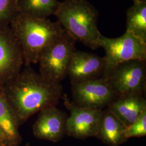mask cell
Returning a JSON list of instances; mask_svg holds the SVG:
<instances>
[{
    "label": "cell",
    "instance_id": "6da1fadb",
    "mask_svg": "<svg viewBox=\"0 0 146 146\" xmlns=\"http://www.w3.org/2000/svg\"><path fill=\"white\" fill-rule=\"evenodd\" d=\"M1 90L20 126L41 110L56 106L63 95L61 83L47 81L31 66L22 69Z\"/></svg>",
    "mask_w": 146,
    "mask_h": 146
},
{
    "label": "cell",
    "instance_id": "7a4b0ae2",
    "mask_svg": "<svg viewBox=\"0 0 146 146\" xmlns=\"http://www.w3.org/2000/svg\"><path fill=\"white\" fill-rule=\"evenodd\" d=\"M10 27L20 45L25 67L37 63L42 51L66 31L58 21L20 14L11 21Z\"/></svg>",
    "mask_w": 146,
    "mask_h": 146
},
{
    "label": "cell",
    "instance_id": "3957f363",
    "mask_svg": "<svg viewBox=\"0 0 146 146\" xmlns=\"http://www.w3.org/2000/svg\"><path fill=\"white\" fill-rule=\"evenodd\" d=\"M55 16L76 41L93 50L100 48L101 34L98 27V11L88 0H63Z\"/></svg>",
    "mask_w": 146,
    "mask_h": 146
},
{
    "label": "cell",
    "instance_id": "277c9868",
    "mask_svg": "<svg viewBox=\"0 0 146 146\" xmlns=\"http://www.w3.org/2000/svg\"><path fill=\"white\" fill-rule=\"evenodd\" d=\"M76 41L66 31L47 46L38 60L39 74L52 83H60L67 76L68 67L76 49Z\"/></svg>",
    "mask_w": 146,
    "mask_h": 146
},
{
    "label": "cell",
    "instance_id": "5b68a950",
    "mask_svg": "<svg viewBox=\"0 0 146 146\" xmlns=\"http://www.w3.org/2000/svg\"><path fill=\"white\" fill-rule=\"evenodd\" d=\"M99 44L105 52L104 75L121 63L146 61V41L129 32L125 31L123 35L116 38H109L101 34Z\"/></svg>",
    "mask_w": 146,
    "mask_h": 146
},
{
    "label": "cell",
    "instance_id": "8992f818",
    "mask_svg": "<svg viewBox=\"0 0 146 146\" xmlns=\"http://www.w3.org/2000/svg\"><path fill=\"white\" fill-rule=\"evenodd\" d=\"M117 96L143 95L146 87V61L121 63L103 76Z\"/></svg>",
    "mask_w": 146,
    "mask_h": 146
},
{
    "label": "cell",
    "instance_id": "52a82bcc",
    "mask_svg": "<svg viewBox=\"0 0 146 146\" xmlns=\"http://www.w3.org/2000/svg\"><path fill=\"white\" fill-rule=\"evenodd\" d=\"M71 85L72 102L79 107L103 110L117 98L104 77Z\"/></svg>",
    "mask_w": 146,
    "mask_h": 146
},
{
    "label": "cell",
    "instance_id": "ba28073f",
    "mask_svg": "<svg viewBox=\"0 0 146 146\" xmlns=\"http://www.w3.org/2000/svg\"><path fill=\"white\" fill-rule=\"evenodd\" d=\"M24 65L20 45L9 25H0V89L19 74Z\"/></svg>",
    "mask_w": 146,
    "mask_h": 146
},
{
    "label": "cell",
    "instance_id": "9c48e42d",
    "mask_svg": "<svg viewBox=\"0 0 146 146\" xmlns=\"http://www.w3.org/2000/svg\"><path fill=\"white\" fill-rule=\"evenodd\" d=\"M70 115L67 122V135L78 140L95 137L102 110L79 107L74 104L66 94L61 97Z\"/></svg>",
    "mask_w": 146,
    "mask_h": 146
},
{
    "label": "cell",
    "instance_id": "30bf717a",
    "mask_svg": "<svg viewBox=\"0 0 146 146\" xmlns=\"http://www.w3.org/2000/svg\"><path fill=\"white\" fill-rule=\"evenodd\" d=\"M33 125V133L38 139L57 143L67 135L68 115L52 106L39 111Z\"/></svg>",
    "mask_w": 146,
    "mask_h": 146
},
{
    "label": "cell",
    "instance_id": "8fae6325",
    "mask_svg": "<svg viewBox=\"0 0 146 146\" xmlns=\"http://www.w3.org/2000/svg\"><path fill=\"white\" fill-rule=\"evenodd\" d=\"M105 70L104 57L76 50L69 63L67 76L71 84H75L103 77Z\"/></svg>",
    "mask_w": 146,
    "mask_h": 146
},
{
    "label": "cell",
    "instance_id": "7c38bea8",
    "mask_svg": "<svg viewBox=\"0 0 146 146\" xmlns=\"http://www.w3.org/2000/svg\"><path fill=\"white\" fill-rule=\"evenodd\" d=\"M127 127L146 110L143 95L132 94L117 96L107 107Z\"/></svg>",
    "mask_w": 146,
    "mask_h": 146
},
{
    "label": "cell",
    "instance_id": "4fadbf2b",
    "mask_svg": "<svg viewBox=\"0 0 146 146\" xmlns=\"http://www.w3.org/2000/svg\"><path fill=\"white\" fill-rule=\"evenodd\" d=\"M127 127L107 108L102 110L95 137L108 146H119L127 141Z\"/></svg>",
    "mask_w": 146,
    "mask_h": 146
},
{
    "label": "cell",
    "instance_id": "5bb4252c",
    "mask_svg": "<svg viewBox=\"0 0 146 146\" xmlns=\"http://www.w3.org/2000/svg\"><path fill=\"white\" fill-rule=\"evenodd\" d=\"M60 2L58 0H17L19 14L34 18L48 19L55 15Z\"/></svg>",
    "mask_w": 146,
    "mask_h": 146
},
{
    "label": "cell",
    "instance_id": "9a60e30c",
    "mask_svg": "<svg viewBox=\"0 0 146 146\" xmlns=\"http://www.w3.org/2000/svg\"><path fill=\"white\" fill-rule=\"evenodd\" d=\"M0 127L10 138L14 146H20L22 137L19 131L20 125L10 104L0 89Z\"/></svg>",
    "mask_w": 146,
    "mask_h": 146
},
{
    "label": "cell",
    "instance_id": "2e32d148",
    "mask_svg": "<svg viewBox=\"0 0 146 146\" xmlns=\"http://www.w3.org/2000/svg\"><path fill=\"white\" fill-rule=\"evenodd\" d=\"M146 41V1L134 2L126 13V31Z\"/></svg>",
    "mask_w": 146,
    "mask_h": 146
},
{
    "label": "cell",
    "instance_id": "e0dca14e",
    "mask_svg": "<svg viewBox=\"0 0 146 146\" xmlns=\"http://www.w3.org/2000/svg\"><path fill=\"white\" fill-rule=\"evenodd\" d=\"M19 14L17 0H0V25H9Z\"/></svg>",
    "mask_w": 146,
    "mask_h": 146
},
{
    "label": "cell",
    "instance_id": "ac0fdd59",
    "mask_svg": "<svg viewBox=\"0 0 146 146\" xmlns=\"http://www.w3.org/2000/svg\"><path fill=\"white\" fill-rule=\"evenodd\" d=\"M127 140L132 137H142L146 136V110L139 118L127 127L125 132Z\"/></svg>",
    "mask_w": 146,
    "mask_h": 146
},
{
    "label": "cell",
    "instance_id": "d6986e66",
    "mask_svg": "<svg viewBox=\"0 0 146 146\" xmlns=\"http://www.w3.org/2000/svg\"><path fill=\"white\" fill-rule=\"evenodd\" d=\"M0 146H14L5 130L0 127Z\"/></svg>",
    "mask_w": 146,
    "mask_h": 146
},
{
    "label": "cell",
    "instance_id": "ffe728a7",
    "mask_svg": "<svg viewBox=\"0 0 146 146\" xmlns=\"http://www.w3.org/2000/svg\"><path fill=\"white\" fill-rule=\"evenodd\" d=\"M134 2H142V1H146V0H133Z\"/></svg>",
    "mask_w": 146,
    "mask_h": 146
},
{
    "label": "cell",
    "instance_id": "44dd1931",
    "mask_svg": "<svg viewBox=\"0 0 146 146\" xmlns=\"http://www.w3.org/2000/svg\"><path fill=\"white\" fill-rule=\"evenodd\" d=\"M31 146V144H30L29 143H28H28H26V144H25V145H23V146H20H20Z\"/></svg>",
    "mask_w": 146,
    "mask_h": 146
}]
</instances>
